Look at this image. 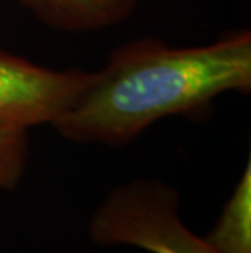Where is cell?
Instances as JSON below:
<instances>
[{"mask_svg": "<svg viewBox=\"0 0 251 253\" xmlns=\"http://www.w3.org/2000/svg\"><path fill=\"white\" fill-rule=\"evenodd\" d=\"M47 28L64 33H95L114 28L142 0H15Z\"/></svg>", "mask_w": 251, "mask_h": 253, "instance_id": "cell-4", "label": "cell"}, {"mask_svg": "<svg viewBox=\"0 0 251 253\" xmlns=\"http://www.w3.org/2000/svg\"><path fill=\"white\" fill-rule=\"evenodd\" d=\"M92 80L82 69H51L0 49V123L31 129L52 125Z\"/></svg>", "mask_w": 251, "mask_h": 253, "instance_id": "cell-3", "label": "cell"}, {"mask_svg": "<svg viewBox=\"0 0 251 253\" xmlns=\"http://www.w3.org/2000/svg\"><path fill=\"white\" fill-rule=\"evenodd\" d=\"M179 201L178 190L167 181L121 183L93 211L88 237L97 245H129L150 253H227L184 224Z\"/></svg>", "mask_w": 251, "mask_h": 253, "instance_id": "cell-2", "label": "cell"}, {"mask_svg": "<svg viewBox=\"0 0 251 253\" xmlns=\"http://www.w3.org/2000/svg\"><path fill=\"white\" fill-rule=\"evenodd\" d=\"M251 91V31H228L201 46L139 38L108 61L69 108L52 121L75 144L124 147L155 123L197 118L225 93Z\"/></svg>", "mask_w": 251, "mask_h": 253, "instance_id": "cell-1", "label": "cell"}, {"mask_svg": "<svg viewBox=\"0 0 251 253\" xmlns=\"http://www.w3.org/2000/svg\"><path fill=\"white\" fill-rule=\"evenodd\" d=\"M251 222V165L247 164L233 195L228 199L209 239L227 253L250 252Z\"/></svg>", "mask_w": 251, "mask_h": 253, "instance_id": "cell-5", "label": "cell"}, {"mask_svg": "<svg viewBox=\"0 0 251 253\" xmlns=\"http://www.w3.org/2000/svg\"><path fill=\"white\" fill-rule=\"evenodd\" d=\"M30 129L0 123V191L15 190L30 160Z\"/></svg>", "mask_w": 251, "mask_h": 253, "instance_id": "cell-6", "label": "cell"}, {"mask_svg": "<svg viewBox=\"0 0 251 253\" xmlns=\"http://www.w3.org/2000/svg\"><path fill=\"white\" fill-rule=\"evenodd\" d=\"M0 2H3V0H0Z\"/></svg>", "mask_w": 251, "mask_h": 253, "instance_id": "cell-7", "label": "cell"}]
</instances>
